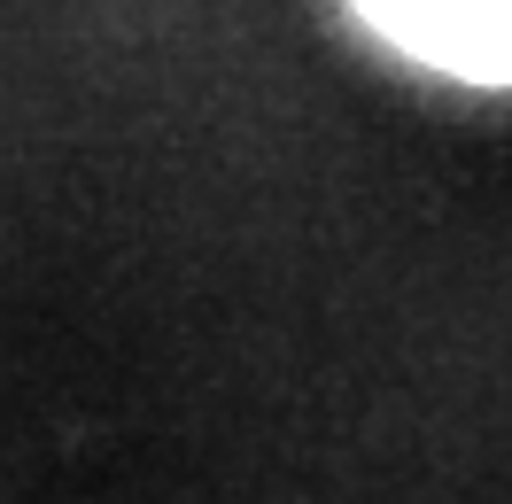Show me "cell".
I'll return each instance as SVG.
<instances>
[{
    "mask_svg": "<svg viewBox=\"0 0 512 504\" xmlns=\"http://www.w3.org/2000/svg\"><path fill=\"white\" fill-rule=\"evenodd\" d=\"M357 16L435 70L512 78V0H357Z\"/></svg>",
    "mask_w": 512,
    "mask_h": 504,
    "instance_id": "1",
    "label": "cell"
}]
</instances>
